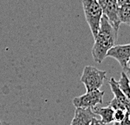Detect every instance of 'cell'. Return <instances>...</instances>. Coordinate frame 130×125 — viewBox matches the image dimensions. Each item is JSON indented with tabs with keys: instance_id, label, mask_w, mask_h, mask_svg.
<instances>
[{
	"instance_id": "12",
	"label": "cell",
	"mask_w": 130,
	"mask_h": 125,
	"mask_svg": "<svg viewBox=\"0 0 130 125\" xmlns=\"http://www.w3.org/2000/svg\"><path fill=\"white\" fill-rule=\"evenodd\" d=\"M127 114V112L122 109L114 110V122H121L123 121L125 116Z\"/></svg>"
},
{
	"instance_id": "8",
	"label": "cell",
	"mask_w": 130,
	"mask_h": 125,
	"mask_svg": "<svg viewBox=\"0 0 130 125\" xmlns=\"http://www.w3.org/2000/svg\"><path fill=\"white\" fill-rule=\"evenodd\" d=\"M108 83L110 85V88H111L112 91L114 94V98L119 100L122 103H123V105L126 109V112L130 115V101L127 98V97L124 95V93L120 89L118 82L112 77V78L109 80Z\"/></svg>"
},
{
	"instance_id": "11",
	"label": "cell",
	"mask_w": 130,
	"mask_h": 125,
	"mask_svg": "<svg viewBox=\"0 0 130 125\" xmlns=\"http://www.w3.org/2000/svg\"><path fill=\"white\" fill-rule=\"evenodd\" d=\"M118 17L121 23L130 26V4L119 7L118 9Z\"/></svg>"
},
{
	"instance_id": "10",
	"label": "cell",
	"mask_w": 130,
	"mask_h": 125,
	"mask_svg": "<svg viewBox=\"0 0 130 125\" xmlns=\"http://www.w3.org/2000/svg\"><path fill=\"white\" fill-rule=\"evenodd\" d=\"M118 83L122 91L127 97V98L130 101V81L128 78V76L126 74V72H124L123 71H122L120 80L118 81Z\"/></svg>"
},
{
	"instance_id": "9",
	"label": "cell",
	"mask_w": 130,
	"mask_h": 125,
	"mask_svg": "<svg viewBox=\"0 0 130 125\" xmlns=\"http://www.w3.org/2000/svg\"><path fill=\"white\" fill-rule=\"evenodd\" d=\"M96 115L101 117V120L103 123L108 124L114 122V109L110 106L106 107H93Z\"/></svg>"
},
{
	"instance_id": "7",
	"label": "cell",
	"mask_w": 130,
	"mask_h": 125,
	"mask_svg": "<svg viewBox=\"0 0 130 125\" xmlns=\"http://www.w3.org/2000/svg\"><path fill=\"white\" fill-rule=\"evenodd\" d=\"M96 118V113L92 108L76 107L75 116L70 125H90Z\"/></svg>"
},
{
	"instance_id": "5",
	"label": "cell",
	"mask_w": 130,
	"mask_h": 125,
	"mask_svg": "<svg viewBox=\"0 0 130 125\" xmlns=\"http://www.w3.org/2000/svg\"><path fill=\"white\" fill-rule=\"evenodd\" d=\"M102 8V13L108 19L112 25L116 29H119L121 22L118 17V7L117 0H98Z\"/></svg>"
},
{
	"instance_id": "16",
	"label": "cell",
	"mask_w": 130,
	"mask_h": 125,
	"mask_svg": "<svg viewBox=\"0 0 130 125\" xmlns=\"http://www.w3.org/2000/svg\"><path fill=\"white\" fill-rule=\"evenodd\" d=\"M123 71L126 72L127 75H130V68L129 67H125L123 69Z\"/></svg>"
},
{
	"instance_id": "14",
	"label": "cell",
	"mask_w": 130,
	"mask_h": 125,
	"mask_svg": "<svg viewBox=\"0 0 130 125\" xmlns=\"http://www.w3.org/2000/svg\"><path fill=\"white\" fill-rule=\"evenodd\" d=\"M90 125H106V124L102 123V120H100V119H98V118H95L92 121V123H91Z\"/></svg>"
},
{
	"instance_id": "13",
	"label": "cell",
	"mask_w": 130,
	"mask_h": 125,
	"mask_svg": "<svg viewBox=\"0 0 130 125\" xmlns=\"http://www.w3.org/2000/svg\"><path fill=\"white\" fill-rule=\"evenodd\" d=\"M112 125H130V115L127 113L125 118L121 122H115Z\"/></svg>"
},
{
	"instance_id": "6",
	"label": "cell",
	"mask_w": 130,
	"mask_h": 125,
	"mask_svg": "<svg viewBox=\"0 0 130 125\" xmlns=\"http://www.w3.org/2000/svg\"><path fill=\"white\" fill-rule=\"evenodd\" d=\"M107 57H112L115 59L120 64L123 69L127 67L130 59V43L126 45H115L112 46L107 51Z\"/></svg>"
},
{
	"instance_id": "2",
	"label": "cell",
	"mask_w": 130,
	"mask_h": 125,
	"mask_svg": "<svg viewBox=\"0 0 130 125\" xmlns=\"http://www.w3.org/2000/svg\"><path fill=\"white\" fill-rule=\"evenodd\" d=\"M82 7L86 20L90 27L91 32L95 38L100 27L102 13V8L98 0H82Z\"/></svg>"
},
{
	"instance_id": "17",
	"label": "cell",
	"mask_w": 130,
	"mask_h": 125,
	"mask_svg": "<svg viewBox=\"0 0 130 125\" xmlns=\"http://www.w3.org/2000/svg\"><path fill=\"white\" fill-rule=\"evenodd\" d=\"M127 67H129L130 68V59H129L128 62V65H127Z\"/></svg>"
},
{
	"instance_id": "4",
	"label": "cell",
	"mask_w": 130,
	"mask_h": 125,
	"mask_svg": "<svg viewBox=\"0 0 130 125\" xmlns=\"http://www.w3.org/2000/svg\"><path fill=\"white\" fill-rule=\"evenodd\" d=\"M103 96L104 91H100L99 89L87 91V93L83 95L75 98L72 101V103L76 107L93 108L96 105L102 104Z\"/></svg>"
},
{
	"instance_id": "18",
	"label": "cell",
	"mask_w": 130,
	"mask_h": 125,
	"mask_svg": "<svg viewBox=\"0 0 130 125\" xmlns=\"http://www.w3.org/2000/svg\"><path fill=\"white\" fill-rule=\"evenodd\" d=\"M1 123H1V121H0V125H1Z\"/></svg>"
},
{
	"instance_id": "15",
	"label": "cell",
	"mask_w": 130,
	"mask_h": 125,
	"mask_svg": "<svg viewBox=\"0 0 130 125\" xmlns=\"http://www.w3.org/2000/svg\"><path fill=\"white\" fill-rule=\"evenodd\" d=\"M118 7H121L123 5L125 4H130V0H117Z\"/></svg>"
},
{
	"instance_id": "1",
	"label": "cell",
	"mask_w": 130,
	"mask_h": 125,
	"mask_svg": "<svg viewBox=\"0 0 130 125\" xmlns=\"http://www.w3.org/2000/svg\"><path fill=\"white\" fill-rule=\"evenodd\" d=\"M118 29L110 23L108 19L104 14L102 15L100 27L96 36L94 38L95 42L92 49V55L94 61L102 63L107 57V53L112 46L118 39Z\"/></svg>"
},
{
	"instance_id": "3",
	"label": "cell",
	"mask_w": 130,
	"mask_h": 125,
	"mask_svg": "<svg viewBox=\"0 0 130 125\" xmlns=\"http://www.w3.org/2000/svg\"><path fill=\"white\" fill-rule=\"evenodd\" d=\"M107 71L99 70L91 66H85L81 76V82L83 83L87 91L98 90L103 85L106 79Z\"/></svg>"
}]
</instances>
